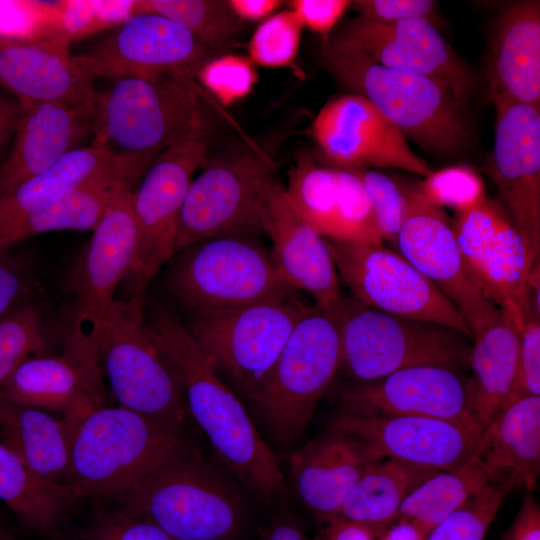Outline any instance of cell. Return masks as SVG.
<instances>
[{
	"mask_svg": "<svg viewBox=\"0 0 540 540\" xmlns=\"http://www.w3.org/2000/svg\"><path fill=\"white\" fill-rule=\"evenodd\" d=\"M361 17L379 21L396 22L424 18L429 20L436 2L431 0H357L351 5Z\"/></svg>",
	"mask_w": 540,
	"mask_h": 540,
	"instance_id": "c3c4849f",
	"label": "cell"
},
{
	"mask_svg": "<svg viewBox=\"0 0 540 540\" xmlns=\"http://www.w3.org/2000/svg\"><path fill=\"white\" fill-rule=\"evenodd\" d=\"M31 286L26 261L8 254L0 258V318L27 302Z\"/></svg>",
	"mask_w": 540,
	"mask_h": 540,
	"instance_id": "681fc988",
	"label": "cell"
},
{
	"mask_svg": "<svg viewBox=\"0 0 540 540\" xmlns=\"http://www.w3.org/2000/svg\"><path fill=\"white\" fill-rule=\"evenodd\" d=\"M21 116L7 159L0 165V198L93 137L94 105L72 107L20 101Z\"/></svg>",
	"mask_w": 540,
	"mask_h": 540,
	"instance_id": "4316f807",
	"label": "cell"
},
{
	"mask_svg": "<svg viewBox=\"0 0 540 540\" xmlns=\"http://www.w3.org/2000/svg\"><path fill=\"white\" fill-rule=\"evenodd\" d=\"M209 131L163 151L133 190L134 259L122 283L124 298L146 296L151 279L175 255L180 212L196 170L206 162Z\"/></svg>",
	"mask_w": 540,
	"mask_h": 540,
	"instance_id": "7c38bea8",
	"label": "cell"
},
{
	"mask_svg": "<svg viewBox=\"0 0 540 540\" xmlns=\"http://www.w3.org/2000/svg\"><path fill=\"white\" fill-rule=\"evenodd\" d=\"M64 419L70 432L71 488L80 498L120 499L159 467L193 454L182 425L121 406L103 405Z\"/></svg>",
	"mask_w": 540,
	"mask_h": 540,
	"instance_id": "7a4b0ae2",
	"label": "cell"
},
{
	"mask_svg": "<svg viewBox=\"0 0 540 540\" xmlns=\"http://www.w3.org/2000/svg\"><path fill=\"white\" fill-rule=\"evenodd\" d=\"M137 4L138 0L99 1L86 37L109 28L116 29L126 20L137 15Z\"/></svg>",
	"mask_w": 540,
	"mask_h": 540,
	"instance_id": "816d5d0a",
	"label": "cell"
},
{
	"mask_svg": "<svg viewBox=\"0 0 540 540\" xmlns=\"http://www.w3.org/2000/svg\"><path fill=\"white\" fill-rule=\"evenodd\" d=\"M145 319L182 387L188 412L222 462L263 503L286 500L289 490L275 454L175 311L153 303L145 306Z\"/></svg>",
	"mask_w": 540,
	"mask_h": 540,
	"instance_id": "6da1fadb",
	"label": "cell"
},
{
	"mask_svg": "<svg viewBox=\"0 0 540 540\" xmlns=\"http://www.w3.org/2000/svg\"><path fill=\"white\" fill-rule=\"evenodd\" d=\"M119 500L121 511L152 522L175 540H233L246 523L237 488L193 454L159 467Z\"/></svg>",
	"mask_w": 540,
	"mask_h": 540,
	"instance_id": "5b68a950",
	"label": "cell"
},
{
	"mask_svg": "<svg viewBox=\"0 0 540 540\" xmlns=\"http://www.w3.org/2000/svg\"><path fill=\"white\" fill-rule=\"evenodd\" d=\"M451 225L470 276L521 331L533 318L529 282L539 254L497 200L487 196L472 208L455 213Z\"/></svg>",
	"mask_w": 540,
	"mask_h": 540,
	"instance_id": "4fadbf2b",
	"label": "cell"
},
{
	"mask_svg": "<svg viewBox=\"0 0 540 540\" xmlns=\"http://www.w3.org/2000/svg\"><path fill=\"white\" fill-rule=\"evenodd\" d=\"M277 181L273 164L263 153L209 163L188 189L175 253L207 238L267 235L269 198Z\"/></svg>",
	"mask_w": 540,
	"mask_h": 540,
	"instance_id": "8fae6325",
	"label": "cell"
},
{
	"mask_svg": "<svg viewBox=\"0 0 540 540\" xmlns=\"http://www.w3.org/2000/svg\"><path fill=\"white\" fill-rule=\"evenodd\" d=\"M70 487L45 481L0 443V500L28 530L53 537L78 503Z\"/></svg>",
	"mask_w": 540,
	"mask_h": 540,
	"instance_id": "e575fe53",
	"label": "cell"
},
{
	"mask_svg": "<svg viewBox=\"0 0 540 540\" xmlns=\"http://www.w3.org/2000/svg\"><path fill=\"white\" fill-rule=\"evenodd\" d=\"M54 11L55 2L0 0V41L44 44Z\"/></svg>",
	"mask_w": 540,
	"mask_h": 540,
	"instance_id": "ee69618b",
	"label": "cell"
},
{
	"mask_svg": "<svg viewBox=\"0 0 540 540\" xmlns=\"http://www.w3.org/2000/svg\"><path fill=\"white\" fill-rule=\"evenodd\" d=\"M142 13L175 21L215 52L233 47L242 26L229 2L222 0H138L137 15Z\"/></svg>",
	"mask_w": 540,
	"mask_h": 540,
	"instance_id": "74e56055",
	"label": "cell"
},
{
	"mask_svg": "<svg viewBox=\"0 0 540 540\" xmlns=\"http://www.w3.org/2000/svg\"><path fill=\"white\" fill-rule=\"evenodd\" d=\"M540 396V319L527 321L519 335L516 372L501 408L527 397Z\"/></svg>",
	"mask_w": 540,
	"mask_h": 540,
	"instance_id": "bcb514c9",
	"label": "cell"
},
{
	"mask_svg": "<svg viewBox=\"0 0 540 540\" xmlns=\"http://www.w3.org/2000/svg\"><path fill=\"white\" fill-rule=\"evenodd\" d=\"M0 443L45 481L71 488L70 432L64 418L0 397Z\"/></svg>",
	"mask_w": 540,
	"mask_h": 540,
	"instance_id": "d6a6232c",
	"label": "cell"
},
{
	"mask_svg": "<svg viewBox=\"0 0 540 540\" xmlns=\"http://www.w3.org/2000/svg\"><path fill=\"white\" fill-rule=\"evenodd\" d=\"M520 329L504 310L479 334L471 347L472 375L466 380L468 413L482 432L500 410L514 380Z\"/></svg>",
	"mask_w": 540,
	"mask_h": 540,
	"instance_id": "1f68e13d",
	"label": "cell"
},
{
	"mask_svg": "<svg viewBox=\"0 0 540 540\" xmlns=\"http://www.w3.org/2000/svg\"><path fill=\"white\" fill-rule=\"evenodd\" d=\"M325 241L338 276L358 301L396 316L437 323L472 339L455 305L400 253L383 243Z\"/></svg>",
	"mask_w": 540,
	"mask_h": 540,
	"instance_id": "5bb4252c",
	"label": "cell"
},
{
	"mask_svg": "<svg viewBox=\"0 0 540 540\" xmlns=\"http://www.w3.org/2000/svg\"><path fill=\"white\" fill-rule=\"evenodd\" d=\"M394 250L455 305L470 327L472 338L499 312L470 276L445 209L426 202L417 183Z\"/></svg>",
	"mask_w": 540,
	"mask_h": 540,
	"instance_id": "d6986e66",
	"label": "cell"
},
{
	"mask_svg": "<svg viewBox=\"0 0 540 540\" xmlns=\"http://www.w3.org/2000/svg\"><path fill=\"white\" fill-rule=\"evenodd\" d=\"M475 456L488 483L534 490L540 470V396L500 409L481 432Z\"/></svg>",
	"mask_w": 540,
	"mask_h": 540,
	"instance_id": "4dcf8cb0",
	"label": "cell"
},
{
	"mask_svg": "<svg viewBox=\"0 0 540 540\" xmlns=\"http://www.w3.org/2000/svg\"><path fill=\"white\" fill-rule=\"evenodd\" d=\"M0 397L64 418H80L104 405L99 357L70 344H64L60 355L33 356L0 387Z\"/></svg>",
	"mask_w": 540,
	"mask_h": 540,
	"instance_id": "cb8c5ba5",
	"label": "cell"
},
{
	"mask_svg": "<svg viewBox=\"0 0 540 540\" xmlns=\"http://www.w3.org/2000/svg\"><path fill=\"white\" fill-rule=\"evenodd\" d=\"M510 491L504 485L486 484L438 524L426 540H483L503 499Z\"/></svg>",
	"mask_w": 540,
	"mask_h": 540,
	"instance_id": "60d3db41",
	"label": "cell"
},
{
	"mask_svg": "<svg viewBox=\"0 0 540 540\" xmlns=\"http://www.w3.org/2000/svg\"><path fill=\"white\" fill-rule=\"evenodd\" d=\"M228 2L241 20L250 21L265 18L283 3L277 0H230Z\"/></svg>",
	"mask_w": 540,
	"mask_h": 540,
	"instance_id": "11a10c76",
	"label": "cell"
},
{
	"mask_svg": "<svg viewBox=\"0 0 540 540\" xmlns=\"http://www.w3.org/2000/svg\"><path fill=\"white\" fill-rule=\"evenodd\" d=\"M263 540H308L300 524L287 515L278 516L264 533Z\"/></svg>",
	"mask_w": 540,
	"mask_h": 540,
	"instance_id": "9f6ffc18",
	"label": "cell"
},
{
	"mask_svg": "<svg viewBox=\"0 0 540 540\" xmlns=\"http://www.w3.org/2000/svg\"><path fill=\"white\" fill-rule=\"evenodd\" d=\"M311 134L325 163L347 170L394 168L426 177L433 170L404 134L364 97L352 93L329 100Z\"/></svg>",
	"mask_w": 540,
	"mask_h": 540,
	"instance_id": "ac0fdd59",
	"label": "cell"
},
{
	"mask_svg": "<svg viewBox=\"0 0 540 540\" xmlns=\"http://www.w3.org/2000/svg\"><path fill=\"white\" fill-rule=\"evenodd\" d=\"M369 196L382 237L395 249L399 231L409 213L414 185L400 182L378 169L351 170Z\"/></svg>",
	"mask_w": 540,
	"mask_h": 540,
	"instance_id": "ab89813d",
	"label": "cell"
},
{
	"mask_svg": "<svg viewBox=\"0 0 540 540\" xmlns=\"http://www.w3.org/2000/svg\"><path fill=\"white\" fill-rule=\"evenodd\" d=\"M307 306L292 296L240 308L189 311L184 325L219 376L250 400Z\"/></svg>",
	"mask_w": 540,
	"mask_h": 540,
	"instance_id": "30bf717a",
	"label": "cell"
},
{
	"mask_svg": "<svg viewBox=\"0 0 540 540\" xmlns=\"http://www.w3.org/2000/svg\"><path fill=\"white\" fill-rule=\"evenodd\" d=\"M486 173L496 186L497 202L539 254V108L513 104L496 111L494 144Z\"/></svg>",
	"mask_w": 540,
	"mask_h": 540,
	"instance_id": "44dd1931",
	"label": "cell"
},
{
	"mask_svg": "<svg viewBox=\"0 0 540 540\" xmlns=\"http://www.w3.org/2000/svg\"><path fill=\"white\" fill-rule=\"evenodd\" d=\"M196 77L224 104L247 96L257 81L251 63L234 54L211 58L200 68Z\"/></svg>",
	"mask_w": 540,
	"mask_h": 540,
	"instance_id": "f6af8a7d",
	"label": "cell"
},
{
	"mask_svg": "<svg viewBox=\"0 0 540 540\" xmlns=\"http://www.w3.org/2000/svg\"><path fill=\"white\" fill-rule=\"evenodd\" d=\"M312 540H324V539H323V538H321V537H315V538H314V539H312Z\"/></svg>",
	"mask_w": 540,
	"mask_h": 540,
	"instance_id": "94428289",
	"label": "cell"
},
{
	"mask_svg": "<svg viewBox=\"0 0 540 540\" xmlns=\"http://www.w3.org/2000/svg\"><path fill=\"white\" fill-rule=\"evenodd\" d=\"M160 154L117 155L92 145L66 153L0 198V258L7 238L27 215L101 178L127 176L141 180Z\"/></svg>",
	"mask_w": 540,
	"mask_h": 540,
	"instance_id": "484cf974",
	"label": "cell"
},
{
	"mask_svg": "<svg viewBox=\"0 0 540 540\" xmlns=\"http://www.w3.org/2000/svg\"><path fill=\"white\" fill-rule=\"evenodd\" d=\"M496 111L513 104L540 109V2L517 1L499 14L488 67Z\"/></svg>",
	"mask_w": 540,
	"mask_h": 540,
	"instance_id": "f1b7e54d",
	"label": "cell"
},
{
	"mask_svg": "<svg viewBox=\"0 0 540 540\" xmlns=\"http://www.w3.org/2000/svg\"><path fill=\"white\" fill-rule=\"evenodd\" d=\"M323 46L434 79L464 105L475 89L476 79L470 67L424 18L379 22L359 16L329 34Z\"/></svg>",
	"mask_w": 540,
	"mask_h": 540,
	"instance_id": "2e32d148",
	"label": "cell"
},
{
	"mask_svg": "<svg viewBox=\"0 0 540 540\" xmlns=\"http://www.w3.org/2000/svg\"><path fill=\"white\" fill-rule=\"evenodd\" d=\"M146 296L114 300L102 324L98 353L121 407L182 425V387L145 319Z\"/></svg>",
	"mask_w": 540,
	"mask_h": 540,
	"instance_id": "9c48e42d",
	"label": "cell"
},
{
	"mask_svg": "<svg viewBox=\"0 0 540 540\" xmlns=\"http://www.w3.org/2000/svg\"><path fill=\"white\" fill-rule=\"evenodd\" d=\"M84 540H175L158 526L121 510L101 513Z\"/></svg>",
	"mask_w": 540,
	"mask_h": 540,
	"instance_id": "7dc6e473",
	"label": "cell"
},
{
	"mask_svg": "<svg viewBox=\"0 0 540 540\" xmlns=\"http://www.w3.org/2000/svg\"><path fill=\"white\" fill-rule=\"evenodd\" d=\"M132 192L126 190L112 202L69 278L70 318L64 343L98 357L103 321L134 259L136 228Z\"/></svg>",
	"mask_w": 540,
	"mask_h": 540,
	"instance_id": "9a60e30c",
	"label": "cell"
},
{
	"mask_svg": "<svg viewBox=\"0 0 540 540\" xmlns=\"http://www.w3.org/2000/svg\"><path fill=\"white\" fill-rule=\"evenodd\" d=\"M95 79L80 54L38 42L0 41V88L19 101L89 106Z\"/></svg>",
	"mask_w": 540,
	"mask_h": 540,
	"instance_id": "83f0119b",
	"label": "cell"
},
{
	"mask_svg": "<svg viewBox=\"0 0 540 540\" xmlns=\"http://www.w3.org/2000/svg\"><path fill=\"white\" fill-rule=\"evenodd\" d=\"M267 235L274 263L288 284L312 294L316 304L335 309L342 294L325 238L297 213L279 180L270 193Z\"/></svg>",
	"mask_w": 540,
	"mask_h": 540,
	"instance_id": "f546056e",
	"label": "cell"
},
{
	"mask_svg": "<svg viewBox=\"0 0 540 540\" xmlns=\"http://www.w3.org/2000/svg\"><path fill=\"white\" fill-rule=\"evenodd\" d=\"M90 145L117 155L160 154L209 131L193 81L172 76L126 77L94 98Z\"/></svg>",
	"mask_w": 540,
	"mask_h": 540,
	"instance_id": "277c9868",
	"label": "cell"
},
{
	"mask_svg": "<svg viewBox=\"0 0 540 540\" xmlns=\"http://www.w3.org/2000/svg\"><path fill=\"white\" fill-rule=\"evenodd\" d=\"M327 431L367 443L381 458L453 472L476 456L479 436L449 421L419 416H363L341 410Z\"/></svg>",
	"mask_w": 540,
	"mask_h": 540,
	"instance_id": "603a6c76",
	"label": "cell"
},
{
	"mask_svg": "<svg viewBox=\"0 0 540 540\" xmlns=\"http://www.w3.org/2000/svg\"><path fill=\"white\" fill-rule=\"evenodd\" d=\"M48 341L39 311L28 302L0 318V387L27 359L45 355Z\"/></svg>",
	"mask_w": 540,
	"mask_h": 540,
	"instance_id": "f35d334b",
	"label": "cell"
},
{
	"mask_svg": "<svg viewBox=\"0 0 540 540\" xmlns=\"http://www.w3.org/2000/svg\"><path fill=\"white\" fill-rule=\"evenodd\" d=\"M140 180L127 176L101 178L83 185L53 204L27 215L7 238L3 253L16 243L56 230H94L112 202Z\"/></svg>",
	"mask_w": 540,
	"mask_h": 540,
	"instance_id": "d590c367",
	"label": "cell"
},
{
	"mask_svg": "<svg viewBox=\"0 0 540 540\" xmlns=\"http://www.w3.org/2000/svg\"><path fill=\"white\" fill-rule=\"evenodd\" d=\"M486 484L487 477L476 457L457 471H440L403 500L395 523L408 522L427 538L438 524Z\"/></svg>",
	"mask_w": 540,
	"mask_h": 540,
	"instance_id": "8d00e7d4",
	"label": "cell"
},
{
	"mask_svg": "<svg viewBox=\"0 0 540 540\" xmlns=\"http://www.w3.org/2000/svg\"><path fill=\"white\" fill-rule=\"evenodd\" d=\"M0 540H14V539L7 531H5L2 527H0Z\"/></svg>",
	"mask_w": 540,
	"mask_h": 540,
	"instance_id": "91938a15",
	"label": "cell"
},
{
	"mask_svg": "<svg viewBox=\"0 0 540 540\" xmlns=\"http://www.w3.org/2000/svg\"><path fill=\"white\" fill-rule=\"evenodd\" d=\"M213 51L175 21L154 13L126 20L80 54L97 77L172 76L193 81Z\"/></svg>",
	"mask_w": 540,
	"mask_h": 540,
	"instance_id": "e0dca14e",
	"label": "cell"
},
{
	"mask_svg": "<svg viewBox=\"0 0 540 540\" xmlns=\"http://www.w3.org/2000/svg\"><path fill=\"white\" fill-rule=\"evenodd\" d=\"M417 187L426 202L455 213L472 208L486 196L479 174L463 164L432 171Z\"/></svg>",
	"mask_w": 540,
	"mask_h": 540,
	"instance_id": "b9f144b4",
	"label": "cell"
},
{
	"mask_svg": "<svg viewBox=\"0 0 540 540\" xmlns=\"http://www.w3.org/2000/svg\"><path fill=\"white\" fill-rule=\"evenodd\" d=\"M438 472L392 458L382 460L358 481L330 524H353L380 538L395 523L403 500Z\"/></svg>",
	"mask_w": 540,
	"mask_h": 540,
	"instance_id": "836d02e7",
	"label": "cell"
},
{
	"mask_svg": "<svg viewBox=\"0 0 540 540\" xmlns=\"http://www.w3.org/2000/svg\"><path fill=\"white\" fill-rule=\"evenodd\" d=\"M303 25L290 9L265 20L252 35L248 52L252 62L263 67H285L295 59Z\"/></svg>",
	"mask_w": 540,
	"mask_h": 540,
	"instance_id": "7bdbcfd3",
	"label": "cell"
},
{
	"mask_svg": "<svg viewBox=\"0 0 540 540\" xmlns=\"http://www.w3.org/2000/svg\"><path fill=\"white\" fill-rule=\"evenodd\" d=\"M255 236L207 238L176 252L168 287L188 310H223L280 301L297 291L283 278L271 250Z\"/></svg>",
	"mask_w": 540,
	"mask_h": 540,
	"instance_id": "ba28073f",
	"label": "cell"
},
{
	"mask_svg": "<svg viewBox=\"0 0 540 540\" xmlns=\"http://www.w3.org/2000/svg\"><path fill=\"white\" fill-rule=\"evenodd\" d=\"M328 540H374L375 538L365 529L347 523L328 525Z\"/></svg>",
	"mask_w": 540,
	"mask_h": 540,
	"instance_id": "6f0895ef",
	"label": "cell"
},
{
	"mask_svg": "<svg viewBox=\"0 0 540 540\" xmlns=\"http://www.w3.org/2000/svg\"><path fill=\"white\" fill-rule=\"evenodd\" d=\"M378 540H426V537L412 524L396 522Z\"/></svg>",
	"mask_w": 540,
	"mask_h": 540,
	"instance_id": "680465c9",
	"label": "cell"
},
{
	"mask_svg": "<svg viewBox=\"0 0 540 540\" xmlns=\"http://www.w3.org/2000/svg\"><path fill=\"white\" fill-rule=\"evenodd\" d=\"M341 358L338 373L369 382L422 365H469L472 340L452 328L396 316L343 296L335 308Z\"/></svg>",
	"mask_w": 540,
	"mask_h": 540,
	"instance_id": "8992f818",
	"label": "cell"
},
{
	"mask_svg": "<svg viewBox=\"0 0 540 540\" xmlns=\"http://www.w3.org/2000/svg\"><path fill=\"white\" fill-rule=\"evenodd\" d=\"M20 116V101L2 89L0 91V161L11 139L15 137Z\"/></svg>",
	"mask_w": 540,
	"mask_h": 540,
	"instance_id": "db71d44e",
	"label": "cell"
},
{
	"mask_svg": "<svg viewBox=\"0 0 540 540\" xmlns=\"http://www.w3.org/2000/svg\"><path fill=\"white\" fill-rule=\"evenodd\" d=\"M287 3L303 26L323 35L324 39L351 5L347 0H293Z\"/></svg>",
	"mask_w": 540,
	"mask_h": 540,
	"instance_id": "f907efd6",
	"label": "cell"
},
{
	"mask_svg": "<svg viewBox=\"0 0 540 540\" xmlns=\"http://www.w3.org/2000/svg\"><path fill=\"white\" fill-rule=\"evenodd\" d=\"M338 399L343 411L358 415L435 418L481 434L467 410L466 380L443 366H414L356 382L341 388Z\"/></svg>",
	"mask_w": 540,
	"mask_h": 540,
	"instance_id": "ffe728a7",
	"label": "cell"
},
{
	"mask_svg": "<svg viewBox=\"0 0 540 540\" xmlns=\"http://www.w3.org/2000/svg\"><path fill=\"white\" fill-rule=\"evenodd\" d=\"M287 176L289 202L323 237L383 243L369 196L353 171L320 163L302 153Z\"/></svg>",
	"mask_w": 540,
	"mask_h": 540,
	"instance_id": "7402d4cb",
	"label": "cell"
},
{
	"mask_svg": "<svg viewBox=\"0 0 540 540\" xmlns=\"http://www.w3.org/2000/svg\"><path fill=\"white\" fill-rule=\"evenodd\" d=\"M382 460L362 440L326 431L288 456L290 483L303 505L328 525L358 481Z\"/></svg>",
	"mask_w": 540,
	"mask_h": 540,
	"instance_id": "d4e9b609",
	"label": "cell"
},
{
	"mask_svg": "<svg viewBox=\"0 0 540 540\" xmlns=\"http://www.w3.org/2000/svg\"><path fill=\"white\" fill-rule=\"evenodd\" d=\"M502 540H540V507L531 492Z\"/></svg>",
	"mask_w": 540,
	"mask_h": 540,
	"instance_id": "f5cc1de1",
	"label": "cell"
},
{
	"mask_svg": "<svg viewBox=\"0 0 540 540\" xmlns=\"http://www.w3.org/2000/svg\"><path fill=\"white\" fill-rule=\"evenodd\" d=\"M329 73L379 110L422 149L452 155L469 142L464 104L441 83L426 76L379 65L359 54L323 46Z\"/></svg>",
	"mask_w": 540,
	"mask_h": 540,
	"instance_id": "3957f363",
	"label": "cell"
},
{
	"mask_svg": "<svg viewBox=\"0 0 540 540\" xmlns=\"http://www.w3.org/2000/svg\"><path fill=\"white\" fill-rule=\"evenodd\" d=\"M340 358L335 309L307 306L271 372L250 398L280 444H292L305 433L319 399L338 373Z\"/></svg>",
	"mask_w": 540,
	"mask_h": 540,
	"instance_id": "52a82bcc",
	"label": "cell"
}]
</instances>
